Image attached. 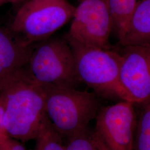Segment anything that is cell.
Wrapping results in <instances>:
<instances>
[{"label": "cell", "instance_id": "d6986e66", "mask_svg": "<svg viewBox=\"0 0 150 150\" xmlns=\"http://www.w3.org/2000/svg\"><path fill=\"white\" fill-rule=\"evenodd\" d=\"M26 0H11V4H18L22 2H23Z\"/></svg>", "mask_w": 150, "mask_h": 150}, {"label": "cell", "instance_id": "7c38bea8", "mask_svg": "<svg viewBox=\"0 0 150 150\" xmlns=\"http://www.w3.org/2000/svg\"><path fill=\"white\" fill-rule=\"evenodd\" d=\"M141 103L139 116L137 117L132 150H150V100Z\"/></svg>", "mask_w": 150, "mask_h": 150}, {"label": "cell", "instance_id": "8992f818", "mask_svg": "<svg viewBox=\"0 0 150 150\" xmlns=\"http://www.w3.org/2000/svg\"><path fill=\"white\" fill-rule=\"evenodd\" d=\"M65 39L83 46L110 50L112 20L107 0H83L76 8Z\"/></svg>", "mask_w": 150, "mask_h": 150}, {"label": "cell", "instance_id": "7a4b0ae2", "mask_svg": "<svg viewBox=\"0 0 150 150\" xmlns=\"http://www.w3.org/2000/svg\"><path fill=\"white\" fill-rule=\"evenodd\" d=\"M41 86L48 119L59 134L69 139L86 129L100 110L95 92L70 87Z\"/></svg>", "mask_w": 150, "mask_h": 150}, {"label": "cell", "instance_id": "4fadbf2b", "mask_svg": "<svg viewBox=\"0 0 150 150\" xmlns=\"http://www.w3.org/2000/svg\"><path fill=\"white\" fill-rule=\"evenodd\" d=\"M62 137L48 118L35 139L36 145L34 150H66Z\"/></svg>", "mask_w": 150, "mask_h": 150}, {"label": "cell", "instance_id": "277c9868", "mask_svg": "<svg viewBox=\"0 0 150 150\" xmlns=\"http://www.w3.org/2000/svg\"><path fill=\"white\" fill-rule=\"evenodd\" d=\"M76 7L66 0H28L16 13L10 28L27 44L50 38L74 16Z\"/></svg>", "mask_w": 150, "mask_h": 150}, {"label": "cell", "instance_id": "9a60e30c", "mask_svg": "<svg viewBox=\"0 0 150 150\" xmlns=\"http://www.w3.org/2000/svg\"><path fill=\"white\" fill-rule=\"evenodd\" d=\"M0 150H26L17 139L8 136L0 139Z\"/></svg>", "mask_w": 150, "mask_h": 150}, {"label": "cell", "instance_id": "ac0fdd59", "mask_svg": "<svg viewBox=\"0 0 150 150\" xmlns=\"http://www.w3.org/2000/svg\"><path fill=\"white\" fill-rule=\"evenodd\" d=\"M7 3H11V0H0V7Z\"/></svg>", "mask_w": 150, "mask_h": 150}, {"label": "cell", "instance_id": "5b68a950", "mask_svg": "<svg viewBox=\"0 0 150 150\" xmlns=\"http://www.w3.org/2000/svg\"><path fill=\"white\" fill-rule=\"evenodd\" d=\"M66 41L74 54L75 70L79 81L85 82L98 95L120 98V53L112 48L89 47Z\"/></svg>", "mask_w": 150, "mask_h": 150}, {"label": "cell", "instance_id": "5bb4252c", "mask_svg": "<svg viewBox=\"0 0 150 150\" xmlns=\"http://www.w3.org/2000/svg\"><path fill=\"white\" fill-rule=\"evenodd\" d=\"M69 139L66 150H99L93 132L87 128Z\"/></svg>", "mask_w": 150, "mask_h": 150}, {"label": "cell", "instance_id": "6da1fadb", "mask_svg": "<svg viewBox=\"0 0 150 150\" xmlns=\"http://www.w3.org/2000/svg\"><path fill=\"white\" fill-rule=\"evenodd\" d=\"M0 99L7 135L22 142L35 139L48 118L42 86L32 80L23 68L0 89Z\"/></svg>", "mask_w": 150, "mask_h": 150}, {"label": "cell", "instance_id": "30bf717a", "mask_svg": "<svg viewBox=\"0 0 150 150\" xmlns=\"http://www.w3.org/2000/svg\"><path fill=\"white\" fill-rule=\"evenodd\" d=\"M120 47H150V0H139L118 39Z\"/></svg>", "mask_w": 150, "mask_h": 150}, {"label": "cell", "instance_id": "8fae6325", "mask_svg": "<svg viewBox=\"0 0 150 150\" xmlns=\"http://www.w3.org/2000/svg\"><path fill=\"white\" fill-rule=\"evenodd\" d=\"M139 0H107L112 20V31L119 39Z\"/></svg>", "mask_w": 150, "mask_h": 150}, {"label": "cell", "instance_id": "ba28073f", "mask_svg": "<svg viewBox=\"0 0 150 150\" xmlns=\"http://www.w3.org/2000/svg\"><path fill=\"white\" fill-rule=\"evenodd\" d=\"M134 103L122 101L97 113L95 132L108 150H132L137 123Z\"/></svg>", "mask_w": 150, "mask_h": 150}, {"label": "cell", "instance_id": "e0dca14e", "mask_svg": "<svg viewBox=\"0 0 150 150\" xmlns=\"http://www.w3.org/2000/svg\"><path fill=\"white\" fill-rule=\"evenodd\" d=\"M94 133V136L96 141L97 145L98 147L99 150H108L107 148V147L105 146L103 142L102 141V139L99 137V136L97 134L96 132L95 131L93 132Z\"/></svg>", "mask_w": 150, "mask_h": 150}, {"label": "cell", "instance_id": "9c48e42d", "mask_svg": "<svg viewBox=\"0 0 150 150\" xmlns=\"http://www.w3.org/2000/svg\"><path fill=\"white\" fill-rule=\"evenodd\" d=\"M34 45L25 42L10 27L0 25V89L24 68Z\"/></svg>", "mask_w": 150, "mask_h": 150}, {"label": "cell", "instance_id": "2e32d148", "mask_svg": "<svg viewBox=\"0 0 150 150\" xmlns=\"http://www.w3.org/2000/svg\"><path fill=\"white\" fill-rule=\"evenodd\" d=\"M4 108L3 104L0 99V139L8 136L4 125Z\"/></svg>", "mask_w": 150, "mask_h": 150}, {"label": "cell", "instance_id": "52a82bcc", "mask_svg": "<svg viewBox=\"0 0 150 150\" xmlns=\"http://www.w3.org/2000/svg\"><path fill=\"white\" fill-rule=\"evenodd\" d=\"M121 51L120 98L134 103L150 100V47H122Z\"/></svg>", "mask_w": 150, "mask_h": 150}, {"label": "cell", "instance_id": "3957f363", "mask_svg": "<svg viewBox=\"0 0 150 150\" xmlns=\"http://www.w3.org/2000/svg\"><path fill=\"white\" fill-rule=\"evenodd\" d=\"M24 70L40 86L74 88L79 82L74 54L65 38H48L35 43Z\"/></svg>", "mask_w": 150, "mask_h": 150}]
</instances>
